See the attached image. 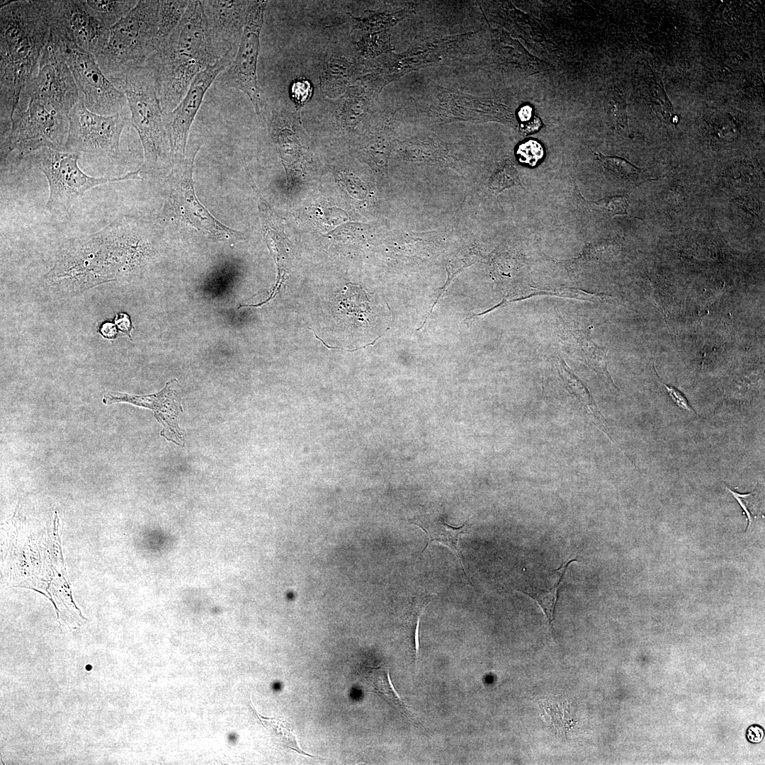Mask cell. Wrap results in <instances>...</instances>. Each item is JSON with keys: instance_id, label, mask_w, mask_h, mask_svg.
Listing matches in <instances>:
<instances>
[{"instance_id": "obj_18", "label": "cell", "mask_w": 765, "mask_h": 765, "mask_svg": "<svg viewBox=\"0 0 765 765\" xmlns=\"http://www.w3.org/2000/svg\"><path fill=\"white\" fill-rule=\"evenodd\" d=\"M355 67L345 58L327 57L320 71V87L327 97L335 98L346 94L351 87Z\"/></svg>"}, {"instance_id": "obj_10", "label": "cell", "mask_w": 765, "mask_h": 765, "mask_svg": "<svg viewBox=\"0 0 765 765\" xmlns=\"http://www.w3.org/2000/svg\"><path fill=\"white\" fill-rule=\"evenodd\" d=\"M129 109L113 115L89 110L81 97L69 113V131L64 152L116 157L121 133L130 123Z\"/></svg>"}, {"instance_id": "obj_4", "label": "cell", "mask_w": 765, "mask_h": 765, "mask_svg": "<svg viewBox=\"0 0 765 765\" xmlns=\"http://www.w3.org/2000/svg\"><path fill=\"white\" fill-rule=\"evenodd\" d=\"M108 78L125 95L131 123L142 142L144 162L140 176H155L171 152L154 72L146 64Z\"/></svg>"}, {"instance_id": "obj_32", "label": "cell", "mask_w": 765, "mask_h": 765, "mask_svg": "<svg viewBox=\"0 0 765 765\" xmlns=\"http://www.w3.org/2000/svg\"><path fill=\"white\" fill-rule=\"evenodd\" d=\"M596 204L601 208L604 213L608 217H614L618 215H628V199L623 196L607 197L596 201Z\"/></svg>"}, {"instance_id": "obj_37", "label": "cell", "mask_w": 765, "mask_h": 765, "mask_svg": "<svg viewBox=\"0 0 765 765\" xmlns=\"http://www.w3.org/2000/svg\"><path fill=\"white\" fill-rule=\"evenodd\" d=\"M115 324L118 329L130 336L132 325L128 315L125 313L118 314L115 318Z\"/></svg>"}, {"instance_id": "obj_36", "label": "cell", "mask_w": 765, "mask_h": 765, "mask_svg": "<svg viewBox=\"0 0 765 765\" xmlns=\"http://www.w3.org/2000/svg\"><path fill=\"white\" fill-rule=\"evenodd\" d=\"M726 489L735 498L737 502L739 503V504L740 505V506L743 509L744 514H746L747 519L748 521V524H747V528L745 530V531H747L749 528L751 524L752 523L753 517H752V513L747 509V507L745 503L743 502L742 499L743 498H747V497L751 496L752 493L749 492V493H747V494H740V493H738V492H735L734 490H732L731 489H730L727 487H726Z\"/></svg>"}, {"instance_id": "obj_11", "label": "cell", "mask_w": 765, "mask_h": 765, "mask_svg": "<svg viewBox=\"0 0 765 765\" xmlns=\"http://www.w3.org/2000/svg\"><path fill=\"white\" fill-rule=\"evenodd\" d=\"M266 3V1H250L235 57L220 78L225 86L237 89L249 98L259 118L264 111V102L258 86L256 71Z\"/></svg>"}, {"instance_id": "obj_38", "label": "cell", "mask_w": 765, "mask_h": 765, "mask_svg": "<svg viewBox=\"0 0 765 765\" xmlns=\"http://www.w3.org/2000/svg\"><path fill=\"white\" fill-rule=\"evenodd\" d=\"M117 329L118 328L115 324L110 322H106L101 325L98 331L103 338L107 339H114L117 336Z\"/></svg>"}, {"instance_id": "obj_8", "label": "cell", "mask_w": 765, "mask_h": 765, "mask_svg": "<svg viewBox=\"0 0 765 765\" xmlns=\"http://www.w3.org/2000/svg\"><path fill=\"white\" fill-rule=\"evenodd\" d=\"M51 35L89 110L101 115H113L129 109L125 95L105 75L94 55L70 40L52 33Z\"/></svg>"}, {"instance_id": "obj_30", "label": "cell", "mask_w": 765, "mask_h": 765, "mask_svg": "<svg viewBox=\"0 0 765 765\" xmlns=\"http://www.w3.org/2000/svg\"><path fill=\"white\" fill-rule=\"evenodd\" d=\"M518 183V171L511 164H506L492 177L489 187L493 192L499 193L503 190Z\"/></svg>"}, {"instance_id": "obj_16", "label": "cell", "mask_w": 765, "mask_h": 765, "mask_svg": "<svg viewBox=\"0 0 765 765\" xmlns=\"http://www.w3.org/2000/svg\"><path fill=\"white\" fill-rule=\"evenodd\" d=\"M176 379H171L159 392L148 395H135L119 392H110L104 395L103 402L110 404L127 402L152 409L157 420L164 426L162 435L167 431L166 438L184 446L183 430L178 426V417L183 411Z\"/></svg>"}, {"instance_id": "obj_7", "label": "cell", "mask_w": 765, "mask_h": 765, "mask_svg": "<svg viewBox=\"0 0 765 765\" xmlns=\"http://www.w3.org/2000/svg\"><path fill=\"white\" fill-rule=\"evenodd\" d=\"M80 155L81 153L79 152L42 148L26 156L44 174L48 181L50 194L46 209L49 212L68 210L79 198L96 186L131 179H142L139 169L120 177L89 176L78 165Z\"/></svg>"}, {"instance_id": "obj_1", "label": "cell", "mask_w": 765, "mask_h": 765, "mask_svg": "<svg viewBox=\"0 0 765 765\" xmlns=\"http://www.w3.org/2000/svg\"><path fill=\"white\" fill-rule=\"evenodd\" d=\"M149 230L128 217L99 231L66 240L40 283L48 293L72 297L142 268L154 253Z\"/></svg>"}, {"instance_id": "obj_26", "label": "cell", "mask_w": 765, "mask_h": 765, "mask_svg": "<svg viewBox=\"0 0 765 765\" xmlns=\"http://www.w3.org/2000/svg\"><path fill=\"white\" fill-rule=\"evenodd\" d=\"M255 713L262 724L278 737L285 747L302 755L315 757L301 748L293 730L283 718H263L256 710Z\"/></svg>"}, {"instance_id": "obj_20", "label": "cell", "mask_w": 765, "mask_h": 765, "mask_svg": "<svg viewBox=\"0 0 765 765\" xmlns=\"http://www.w3.org/2000/svg\"><path fill=\"white\" fill-rule=\"evenodd\" d=\"M576 561V560L573 559L562 562L557 569L552 571L551 575L543 582L541 586H534L526 590L521 591L539 605L548 620L550 628L555 618V611L560 584L570 565Z\"/></svg>"}, {"instance_id": "obj_31", "label": "cell", "mask_w": 765, "mask_h": 765, "mask_svg": "<svg viewBox=\"0 0 765 765\" xmlns=\"http://www.w3.org/2000/svg\"><path fill=\"white\" fill-rule=\"evenodd\" d=\"M544 151L536 140H529L521 144L516 151L518 161L527 166H534L543 158Z\"/></svg>"}, {"instance_id": "obj_12", "label": "cell", "mask_w": 765, "mask_h": 765, "mask_svg": "<svg viewBox=\"0 0 765 765\" xmlns=\"http://www.w3.org/2000/svg\"><path fill=\"white\" fill-rule=\"evenodd\" d=\"M41 1L52 34L70 40L95 57L103 50L110 28L96 16L86 0Z\"/></svg>"}, {"instance_id": "obj_15", "label": "cell", "mask_w": 765, "mask_h": 765, "mask_svg": "<svg viewBox=\"0 0 765 765\" xmlns=\"http://www.w3.org/2000/svg\"><path fill=\"white\" fill-rule=\"evenodd\" d=\"M251 1H203L206 30L216 60L234 58Z\"/></svg>"}, {"instance_id": "obj_24", "label": "cell", "mask_w": 765, "mask_h": 765, "mask_svg": "<svg viewBox=\"0 0 765 765\" xmlns=\"http://www.w3.org/2000/svg\"><path fill=\"white\" fill-rule=\"evenodd\" d=\"M366 108V98L360 86H351L344 96L339 110L341 122L346 127L356 125Z\"/></svg>"}, {"instance_id": "obj_35", "label": "cell", "mask_w": 765, "mask_h": 765, "mask_svg": "<svg viewBox=\"0 0 765 765\" xmlns=\"http://www.w3.org/2000/svg\"><path fill=\"white\" fill-rule=\"evenodd\" d=\"M746 737L750 743H760L764 737V730L759 725H752L746 731Z\"/></svg>"}, {"instance_id": "obj_9", "label": "cell", "mask_w": 765, "mask_h": 765, "mask_svg": "<svg viewBox=\"0 0 765 765\" xmlns=\"http://www.w3.org/2000/svg\"><path fill=\"white\" fill-rule=\"evenodd\" d=\"M198 149L175 162L166 178L168 211L185 225L203 234L219 240H233L241 237V233L232 230L217 220L200 203L194 190L193 181V162Z\"/></svg>"}, {"instance_id": "obj_14", "label": "cell", "mask_w": 765, "mask_h": 765, "mask_svg": "<svg viewBox=\"0 0 765 765\" xmlns=\"http://www.w3.org/2000/svg\"><path fill=\"white\" fill-rule=\"evenodd\" d=\"M234 58L224 57L199 73L178 105L164 115L172 160L186 157V148L191 125L201 106L206 91L217 77L232 63Z\"/></svg>"}, {"instance_id": "obj_22", "label": "cell", "mask_w": 765, "mask_h": 765, "mask_svg": "<svg viewBox=\"0 0 765 765\" xmlns=\"http://www.w3.org/2000/svg\"><path fill=\"white\" fill-rule=\"evenodd\" d=\"M190 1H159L158 39L160 45L176 29L182 20Z\"/></svg>"}, {"instance_id": "obj_28", "label": "cell", "mask_w": 765, "mask_h": 765, "mask_svg": "<svg viewBox=\"0 0 765 765\" xmlns=\"http://www.w3.org/2000/svg\"><path fill=\"white\" fill-rule=\"evenodd\" d=\"M606 107L616 127L628 132L627 104L624 94L620 89L616 88L608 92Z\"/></svg>"}, {"instance_id": "obj_2", "label": "cell", "mask_w": 765, "mask_h": 765, "mask_svg": "<svg viewBox=\"0 0 765 765\" xmlns=\"http://www.w3.org/2000/svg\"><path fill=\"white\" fill-rule=\"evenodd\" d=\"M50 38V24L41 0L11 1L1 7V130L9 125Z\"/></svg>"}, {"instance_id": "obj_34", "label": "cell", "mask_w": 765, "mask_h": 765, "mask_svg": "<svg viewBox=\"0 0 765 765\" xmlns=\"http://www.w3.org/2000/svg\"><path fill=\"white\" fill-rule=\"evenodd\" d=\"M659 382L676 406L688 412L696 413L682 392L674 387L663 382L662 380H659Z\"/></svg>"}, {"instance_id": "obj_33", "label": "cell", "mask_w": 765, "mask_h": 765, "mask_svg": "<svg viewBox=\"0 0 765 765\" xmlns=\"http://www.w3.org/2000/svg\"><path fill=\"white\" fill-rule=\"evenodd\" d=\"M312 90V84L305 79H298L293 81L290 87V96L298 111H300L311 98Z\"/></svg>"}, {"instance_id": "obj_17", "label": "cell", "mask_w": 765, "mask_h": 765, "mask_svg": "<svg viewBox=\"0 0 765 765\" xmlns=\"http://www.w3.org/2000/svg\"><path fill=\"white\" fill-rule=\"evenodd\" d=\"M412 523L422 529L426 535L428 541L422 552L434 542L448 547L454 553L465 575L470 581L462 560L459 540L462 535L470 534L471 524L465 523L459 527H453L446 523L440 517H424L414 521Z\"/></svg>"}, {"instance_id": "obj_6", "label": "cell", "mask_w": 765, "mask_h": 765, "mask_svg": "<svg viewBox=\"0 0 765 765\" xmlns=\"http://www.w3.org/2000/svg\"><path fill=\"white\" fill-rule=\"evenodd\" d=\"M69 131V112L42 98L19 103L9 125L1 131V159L17 152V159L42 148L64 151Z\"/></svg>"}, {"instance_id": "obj_5", "label": "cell", "mask_w": 765, "mask_h": 765, "mask_svg": "<svg viewBox=\"0 0 765 765\" xmlns=\"http://www.w3.org/2000/svg\"><path fill=\"white\" fill-rule=\"evenodd\" d=\"M159 1H139L110 29L108 42L95 58L108 77L146 64L159 47Z\"/></svg>"}, {"instance_id": "obj_29", "label": "cell", "mask_w": 765, "mask_h": 765, "mask_svg": "<svg viewBox=\"0 0 765 765\" xmlns=\"http://www.w3.org/2000/svg\"><path fill=\"white\" fill-rule=\"evenodd\" d=\"M596 156L604 169L619 177L628 178L639 173V169L625 159L600 153H596Z\"/></svg>"}, {"instance_id": "obj_39", "label": "cell", "mask_w": 765, "mask_h": 765, "mask_svg": "<svg viewBox=\"0 0 765 765\" xmlns=\"http://www.w3.org/2000/svg\"><path fill=\"white\" fill-rule=\"evenodd\" d=\"M518 115L521 120H528L531 116V108L528 106L522 107Z\"/></svg>"}, {"instance_id": "obj_19", "label": "cell", "mask_w": 765, "mask_h": 765, "mask_svg": "<svg viewBox=\"0 0 765 765\" xmlns=\"http://www.w3.org/2000/svg\"><path fill=\"white\" fill-rule=\"evenodd\" d=\"M560 375L570 392L574 395L579 407L586 418L613 441L608 433L607 422L600 412L594 398L587 387L579 378L573 373L564 361L559 365Z\"/></svg>"}, {"instance_id": "obj_3", "label": "cell", "mask_w": 765, "mask_h": 765, "mask_svg": "<svg viewBox=\"0 0 765 765\" xmlns=\"http://www.w3.org/2000/svg\"><path fill=\"white\" fill-rule=\"evenodd\" d=\"M203 1H190L182 20L148 60L164 115L181 102L196 76L215 63Z\"/></svg>"}, {"instance_id": "obj_21", "label": "cell", "mask_w": 765, "mask_h": 765, "mask_svg": "<svg viewBox=\"0 0 765 765\" xmlns=\"http://www.w3.org/2000/svg\"><path fill=\"white\" fill-rule=\"evenodd\" d=\"M338 313L343 319L356 324L366 321L369 311V302L366 293L360 288L349 285L338 295Z\"/></svg>"}, {"instance_id": "obj_27", "label": "cell", "mask_w": 765, "mask_h": 765, "mask_svg": "<svg viewBox=\"0 0 765 765\" xmlns=\"http://www.w3.org/2000/svg\"><path fill=\"white\" fill-rule=\"evenodd\" d=\"M370 679L375 691L380 693L387 702L402 710L404 714L409 711L394 689L388 671L376 670Z\"/></svg>"}, {"instance_id": "obj_23", "label": "cell", "mask_w": 765, "mask_h": 765, "mask_svg": "<svg viewBox=\"0 0 765 765\" xmlns=\"http://www.w3.org/2000/svg\"><path fill=\"white\" fill-rule=\"evenodd\" d=\"M138 1L136 0H86L91 10L109 28L125 16Z\"/></svg>"}, {"instance_id": "obj_13", "label": "cell", "mask_w": 765, "mask_h": 765, "mask_svg": "<svg viewBox=\"0 0 765 765\" xmlns=\"http://www.w3.org/2000/svg\"><path fill=\"white\" fill-rule=\"evenodd\" d=\"M38 67V72L27 83L19 103L29 98H39L69 113L81 96L69 67L52 40V35L42 52Z\"/></svg>"}, {"instance_id": "obj_25", "label": "cell", "mask_w": 765, "mask_h": 765, "mask_svg": "<svg viewBox=\"0 0 765 765\" xmlns=\"http://www.w3.org/2000/svg\"><path fill=\"white\" fill-rule=\"evenodd\" d=\"M651 103L654 111L659 120L671 125L679 123V115L674 113L672 103L666 93L661 79L653 72L650 86Z\"/></svg>"}]
</instances>
